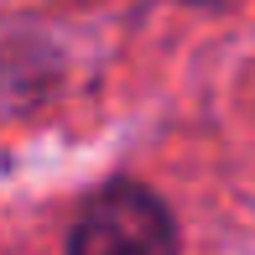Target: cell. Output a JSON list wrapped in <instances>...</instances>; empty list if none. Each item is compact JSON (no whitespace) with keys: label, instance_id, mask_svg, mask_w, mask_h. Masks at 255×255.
Wrapping results in <instances>:
<instances>
[{"label":"cell","instance_id":"obj_1","mask_svg":"<svg viewBox=\"0 0 255 255\" xmlns=\"http://www.w3.org/2000/svg\"><path fill=\"white\" fill-rule=\"evenodd\" d=\"M68 255H177V224L151 188L110 182L84 203Z\"/></svg>","mask_w":255,"mask_h":255},{"label":"cell","instance_id":"obj_2","mask_svg":"<svg viewBox=\"0 0 255 255\" xmlns=\"http://www.w3.org/2000/svg\"><path fill=\"white\" fill-rule=\"evenodd\" d=\"M193 5H219V0H193Z\"/></svg>","mask_w":255,"mask_h":255}]
</instances>
